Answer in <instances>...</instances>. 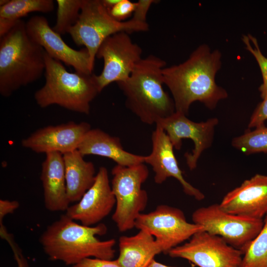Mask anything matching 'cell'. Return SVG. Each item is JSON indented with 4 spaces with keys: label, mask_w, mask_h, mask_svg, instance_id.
<instances>
[{
    "label": "cell",
    "mask_w": 267,
    "mask_h": 267,
    "mask_svg": "<svg viewBox=\"0 0 267 267\" xmlns=\"http://www.w3.org/2000/svg\"><path fill=\"white\" fill-rule=\"evenodd\" d=\"M221 57L219 50L212 51L204 44L183 62L163 68L164 84L172 93L176 112L187 115L195 101L214 109L221 100L227 97L226 90L215 81L221 67Z\"/></svg>",
    "instance_id": "6da1fadb"
},
{
    "label": "cell",
    "mask_w": 267,
    "mask_h": 267,
    "mask_svg": "<svg viewBox=\"0 0 267 267\" xmlns=\"http://www.w3.org/2000/svg\"><path fill=\"white\" fill-rule=\"evenodd\" d=\"M107 231L104 223L86 226L65 214L46 227L40 242L50 260L61 261L66 265L73 266L90 257L112 260L116 240L102 241L96 236Z\"/></svg>",
    "instance_id": "7a4b0ae2"
},
{
    "label": "cell",
    "mask_w": 267,
    "mask_h": 267,
    "mask_svg": "<svg viewBox=\"0 0 267 267\" xmlns=\"http://www.w3.org/2000/svg\"><path fill=\"white\" fill-rule=\"evenodd\" d=\"M166 66L165 60L150 54L136 64L126 80L117 83L127 107L144 124L156 125L176 111L173 98L163 87Z\"/></svg>",
    "instance_id": "3957f363"
},
{
    "label": "cell",
    "mask_w": 267,
    "mask_h": 267,
    "mask_svg": "<svg viewBox=\"0 0 267 267\" xmlns=\"http://www.w3.org/2000/svg\"><path fill=\"white\" fill-rule=\"evenodd\" d=\"M45 55L28 36L26 22L18 21L0 38V94L8 97L40 78L45 71Z\"/></svg>",
    "instance_id": "277c9868"
},
{
    "label": "cell",
    "mask_w": 267,
    "mask_h": 267,
    "mask_svg": "<svg viewBox=\"0 0 267 267\" xmlns=\"http://www.w3.org/2000/svg\"><path fill=\"white\" fill-rule=\"evenodd\" d=\"M45 84L34 98L41 108L57 105L67 110L88 115L90 103L100 92L95 75L68 72L62 63L45 55Z\"/></svg>",
    "instance_id": "5b68a950"
},
{
    "label": "cell",
    "mask_w": 267,
    "mask_h": 267,
    "mask_svg": "<svg viewBox=\"0 0 267 267\" xmlns=\"http://www.w3.org/2000/svg\"><path fill=\"white\" fill-rule=\"evenodd\" d=\"M149 30L147 22L131 19L119 21L114 19L104 7L100 0H83L80 16L68 33L78 46L84 45L89 52L90 63L94 68L97 51L108 37L119 32H145Z\"/></svg>",
    "instance_id": "8992f818"
},
{
    "label": "cell",
    "mask_w": 267,
    "mask_h": 267,
    "mask_svg": "<svg viewBox=\"0 0 267 267\" xmlns=\"http://www.w3.org/2000/svg\"><path fill=\"white\" fill-rule=\"evenodd\" d=\"M111 188L116 199L112 219L120 232L135 227V221L145 209L147 192L142 188L149 176L144 163L123 166L116 165L111 171Z\"/></svg>",
    "instance_id": "52a82bcc"
},
{
    "label": "cell",
    "mask_w": 267,
    "mask_h": 267,
    "mask_svg": "<svg viewBox=\"0 0 267 267\" xmlns=\"http://www.w3.org/2000/svg\"><path fill=\"white\" fill-rule=\"evenodd\" d=\"M193 223L204 230L222 238L228 244L244 254L251 241L261 230L263 219H250L227 213L220 204L197 209L192 214Z\"/></svg>",
    "instance_id": "ba28073f"
},
{
    "label": "cell",
    "mask_w": 267,
    "mask_h": 267,
    "mask_svg": "<svg viewBox=\"0 0 267 267\" xmlns=\"http://www.w3.org/2000/svg\"><path fill=\"white\" fill-rule=\"evenodd\" d=\"M135 227L152 235L165 254L204 230L202 225L188 222L181 210L167 205H159L152 212L140 214Z\"/></svg>",
    "instance_id": "9c48e42d"
},
{
    "label": "cell",
    "mask_w": 267,
    "mask_h": 267,
    "mask_svg": "<svg viewBox=\"0 0 267 267\" xmlns=\"http://www.w3.org/2000/svg\"><path fill=\"white\" fill-rule=\"evenodd\" d=\"M142 54L141 48L132 41L129 33L119 32L106 39L96 54L103 60L102 72L95 75L100 91L112 83L126 80L142 58Z\"/></svg>",
    "instance_id": "30bf717a"
},
{
    "label": "cell",
    "mask_w": 267,
    "mask_h": 267,
    "mask_svg": "<svg viewBox=\"0 0 267 267\" xmlns=\"http://www.w3.org/2000/svg\"><path fill=\"white\" fill-rule=\"evenodd\" d=\"M172 258L186 259L199 267H239L243 253L221 237L202 230L169 251Z\"/></svg>",
    "instance_id": "8fae6325"
},
{
    "label": "cell",
    "mask_w": 267,
    "mask_h": 267,
    "mask_svg": "<svg viewBox=\"0 0 267 267\" xmlns=\"http://www.w3.org/2000/svg\"><path fill=\"white\" fill-rule=\"evenodd\" d=\"M218 123L217 118H210L205 122H195L189 119L185 114L175 111L155 125L165 132L177 150L181 148L182 139L184 138L190 139L193 142L194 147L192 152L184 154L188 167L190 170H193L196 168L203 151L211 146L215 129Z\"/></svg>",
    "instance_id": "7c38bea8"
},
{
    "label": "cell",
    "mask_w": 267,
    "mask_h": 267,
    "mask_svg": "<svg viewBox=\"0 0 267 267\" xmlns=\"http://www.w3.org/2000/svg\"><path fill=\"white\" fill-rule=\"evenodd\" d=\"M26 28L29 37L51 58L72 66L76 72L93 73V68L87 49L85 48L77 50L70 47L61 35L50 27L45 17H32L26 22Z\"/></svg>",
    "instance_id": "4fadbf2b"
},
{
    "label": "cell",
    "mask_w": 267,
    "mask_h": 267,
    "mask_svg": "<svg viewBox=\"0 0 267 267\" xmlns=\"http://www.w3.org/2000/svg\"><path fill=\"white\" fill-rule=\"evenodd\" d=\"M116 205L107 169L99 168L94 182L76 204L70 206L65 214L86 226H94L106 217Z\"/></svg>",
    "instance_id": "5bb4252c"
},
{
    "label": "cell",
    "mask_w": 267,
    "mask_h": 267,
    "mask_svg": "<svg viewBox=\"0 0 267 267\" xmlns=\"http://www.w3.org/2000/svg\"><path fill=\"white\" fill-rule=\"evenodd\" d=\"M90 124L69 122L40 129L21 141V145L37 153L58 152L62 155L77 150Z\"/></svg>",
    "instance_id": "9a60e30c"
},
{
    "label": "cell",
    "mask_w": 267,
    "mask_h": 267,
    "mask_svg": "<svg viewBox=\"0 0 267 267\" xmlns=\"http://www.w3.org/2000/svg\"><path fill=\"white\" fill-rule=\"evenodd\" d=\"M151 141L152 150L149 155L144 156V163L152 167L155 182L160 184L168 178H174L186 194L198 201L204 199V194L184 179L174 152V147L165 132L158 126L156 125L152 132Z\"/></svg>",
    "instance_id": "2e32d148"
},
{
    "label": "cell",
    "mask_w": 267,
    "mask_h": 267,
    "mask_svg": "<svg viewBox=\"0 0 267 267\" xmlns=\"http://www.w3.org/2000/svg\"><path fill=\"white\" fill-rule=\"evenodd\" d=\"M220 206L232 214L263 219L267 214V175L256 174L244 180L223 197Z\"/></svg>",
    "instance_id": "e0dca14e"
},
{
    "label": "cell",
    "mask_w": 267,
    "mask_h": 267,
    "mask_svg": "<svg viewBox=\"0 0 267 267\" xmlns=\"http://www.w3.org/2000/svg\"><path fill=\"white\" fill-rule=\"evenodd\" d=\"M45 155L40 177L45 207L51 212H66L70 203L67 194L63 156L58 152Z\"/></svg>",
    "instance_id": "ac0fdd59"
},
{
    "label": "cell",
    "mask_w": 267,
    "mask_h": 267,
    "mask_svg": "<svg viewBox=\"0 0 267 267\" xmlns=\"http://www.w3.org/2000/svg\"><path fill=\"white\" fill-rule=\"evenodd\" d=\"M78 150L84 156L95 155L106 157L123 166L144 163V156L126 151L119 137L99 129H91L85 135Z\"/></svg>",
    "instance_id": "d6986e66"
},
{
    "label": "cell",
    "mask_w": 267,
    "mask_h": 267,
    "mask_svg": "<svg viewBox=\"0 0 267 267\" xmlns=\"http://www.w3.org/2000/svg\"><path fill=\"white\" fill-rule=\"evenodd\" d=\"M119 247L117 260L122 267H147L156 255L163 253L155 238L144 230L133 236H121Z\"/></svg>",
    "instance_id": "ffe728a7"
},
{
    "label": "cell",
    "mask_w": 267,
    "mask_h": 267,
    "mask_svg": "<svg viewBox=\"0 0 267 267\" xmlns=\"http://www.w3.org/2000/svg\"><path fill=\"white\" fill-rule=\"evenodd\" d=\"M67 194L70 203L78 202L94 182V164L77 150L63 155Z\"/></svg>",
    "instance_id": "44dd1931"
},
{
    "label": "cell",
    "mask_w": 267,
    "mask_h": 267,
    "mask_svg": "<svg viewBox=\"0 0 267 267\" xmlns=\"http://www.w3.org/2000/svg\"><path fill=\"white\" fill-rule=\"evenodd\" d=\"M54 8L52 0H10L0 6V17L17 22L31 12L48 13Z\"/></svg>",
    "instance_id": "7402d4cb"
},
{
    "label": "cell",
    "mask_w": 267,
    "mask_h": 267,
    "mask_svg": "<svg viewBox=\"0 0 267 267\" xmlns=\"http://www.w3.org/2000/svg\"><path fill=\"white\" fill-rule=\"evenodd\" d=\"M263 226L248 246L239 267H267V214Z\"/></svg>",
    "instance_id": "603a6c76"
},
{
    "label": "cell",
    "mask_w": 267,
    "mask_h": 267,
    "mask_svg": "<svg viewBox=\"0 0 267 267\" xmlns=\"http://www.w3.org/2000/svg\"><path fill=\"white\" fill-rule=\"evenodd\" d=\"M232 146L247 154L267 153V127L264 126L248 131L233 138Z\"/></svg>",
    "instance_id": "cb8c5ba5"
},
{
    "label": "cell",
    "mask_w": 267,
    "mask_h": 267,
    "mask_svg": "<svg viewBox=\"0 0 267 267\" xmlns=\"http://www.w3.org/2000/svg\"><path fill=\"white\" fill-rule=\"evenodd\" d=\"M56 21L53 29L59 35L68 33L77 22L83 0H56Z\"/></svg>",
    "instance_id": "d4e9b609"
},
{
    "label": "cell",
    "mask_w": 267,
    "mask_h": 267,
    "mask_svg": "<svg viewBox=\"0 0 267 267\" xmlns=\"http://www.w3.org/2000/svg\"><path fill=\"white\" fill-rule=\"evenodd\" d=\"M242 40L246 48L256 59L261 71L263 82L259 90L262 98L267 92V57L262 53L255 37L248 34L247 35H243Z\"/></svg>",
    "instance_id": "484cf974"
},
{
    "label": "cell",
    "mask_w": 267,
    "mask_h": 267,
    "mask_svg": "<svg viewBox=\"0 0 267 267\" xmlns=\"http://www.w3.org/2000/svg\"><path fill=\"white\" fill-rule=\"evenodd\" d=\"M135 6V2L130 0H120L115 6L107 11L115 20L124 21L133 15Z\"/></svg>",
    "instance_id": "4316f807"
},
{
    "label": "cell",
    "mask_w": 267,
    "mask_h": 267,
    "mask_svg": "<svg viewBox=\"0 0 267 267\" xmlns=\"http://www.w3.org/2000/svg\"><path fill=\"white\" fill-rule=\"evenodd\" d=\"M262 98L263 101L257 106L250 118L249 128L264 126V123L267 120V92Z\"/></svg>",
    "instance_id": "83f0119b"
},
{
    "label": "cell",
    "mask_w": 267,
    "mask_h": 267,
    "mask_svg": "<svg viewBox=\"0 0 267 267\" xmlns=\"http://www.w3.org/2000/svg\"><path fill=\"white\" fill-rule=\"evenodd\" d=\"M71 267H122L117 260L86 258Z\"/></svg>",
    "instance_id": "f1b7e54d"
},
{
    "label": "cell",
    "mask_w": 267,
    "mask_h": 267,
    "mask_svg": "<svg viewBox=\"0 0 267 267\" xmlns=\"http://www.w3.org/2000/svg\"><path fill=\"white\" fill-rule=\"evenodd\" d=\"M157 0H139L135 2V6L132 15L134 20L140 22H147L146 16L151 6Z\"/></svg>",
    "instance_id": "f546056e"
},
{
    "label": "cell",
    "mask_w": 267,
    "mask_h": 267,
    "mask_svg": "<svg viewBox=\"0 0 267 267\" xmlns=\"http://www.w3.org/2000/svg\"><path fill=\"white\" fill-rule=\"evenodd\" d=\"M19 206L17 201H9L1 199L0 200V221H2L5 216L8 214H12Z\"/></svg>",
    "instance_id": "4dcf8cb0"
},
{
    "label": "cell",
    "mask_w": 267,
    "mask_h": 267,
    "mask_svg": "<svg viewBox=\"0 0 267 267\" xmlns=\"http://www.w3.org/2000/svg\"><path fill=\"white\" fill-rule=\"evenodd\" d=\"M18 22V21L15 22L7 18L0 17V38L9 33Z\"/></svg>",
    "instance_id": "1f68e13d"
},
{
    "label": "cell",
    "mask_w": 267,
    "mask_h": 267,
    "mask_svg": "<svg viewBox=\"0 0 267 267\" xmlns=\"http://www.w3.org/2000/svg\"><path fill=\"white\" fill-rule=\"evenodd\" d=\"M120 0H100L101 4L107 10L112 8Z\"/></svg>",
    "instance_id": "d6a6232c"
},
{
    "label": "cell",
    "mask_w": 267,
    "mask_h": 267,
    "mask_svg": "<svg viewBox=\"0 0 267 267\" xmlns=\"http://www.w3.org/2000/svg\"><path fill=\"white\" fill-rule=\"evenodd\" d=\"M147 267H173L168 266L166 265L159 263L156 261L155 259H154L152 260V261L150 263V264Z\"/></svg>",
    "instance_id": "836d02e7"
},
{
    "label": "cell",
    "mask_w": 267,
    "mask_h": 267,
    "mask_svg": "<svg viewBox=\"0 0 267 267\" xmlns=\"http://www.w3.org/2000/svg\"><path fill=\"white\" fill-rule=\"evenodd\" d=\"M10 0H0V6H3L7 4Z\"/></svg>",
    "instance_id": "e575fe53"
},
{
    "label": "cell",
    "mask_w": 267,
    "mask_h": 267,
    "mask_svg": "<svg viewBox=\"0 0 267 267\" xmlns=\"http://www.w3.org/2000/svg\"></svg>",
    "instance_id": "d590c367"
}]
</instances>
